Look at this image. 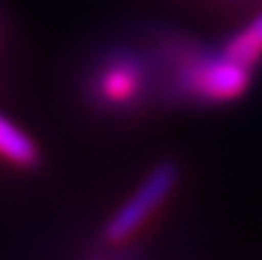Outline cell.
Returning a JSON list of instances; mask_svg holds the SVG:
<instances>
[{
	"mask_svg": "<svg viewBox=\"0 0 262 260\" xmlns=\"http://www.w3.org/2000/svg\"><path fill=\"white\" fill-rule=\"evenodd\" d=\"M171 92L188 102H229L247 92L250 67L229 59L224 51L206 54L191 46H166Z\"/></svg>",
	"mask_w": 262,
	"mask_h": 260,
	"instance_id": "obj_1",
	"label": "cell"
},
{
	"mask_svg": "<svg viewBox=\"0 0 262 260\" xmlns=\"http://www.w3.org/2000/svg\"><path fill=\"white\" fill-rule=\"evenodd\" d=\"M150 85V67L127 49L102 54L89 69L87 97L94 110H133Z\"/></svg>",
	"mask_w": 262,
	"mask_h": 260,
	"instance_id": "obj_2",
	"label": "cell"
},
{
	"mask_svg": "<svg viewBox=\"0 0 262 260\" xmlns=\"http://www.w3.org/2000/svg\"><path fill=\"white\" fill-rule=\"evenodd\" d=\"M181 169L178 164L166 158L161 164H156L148 176L140 181V186L135 189V194L107 219L104 225V240L110 245H120L125 240H130L148 219L150 214L171 196V191L178 184Z\"/></svg>",
	"mask_w": 262,
	"mask_h": 260,
	"instance_id": "obj_3",
	"label": "cell"
},
{
	"mask_svg": "<svg viewBox=\"0 0 262 260\" xmlns=\"http://www.w3.org/2000/svg\"><path fill=\"white\" fill-rule=\"evenodd\" d=\"M0 158L18 169H36L41 164V151L36 141L3 115H0Z\"/></svg>",
	"mask_w": 262,
	"mask_h": 260,
	"instance_id": "obj_4",
	"label": "cell"
},
{
	"mask_svg": "<svg viewBox=\"0 0 262 260\" xmlns=\"http://www.w3.org/2000/svg\"><path fill=\"white\" fill-rule=\"evenodd\" d=\"M224 54L245 67H255L262 56V13L224 44Z\"/></svg>",
	"mask_w": 262,
	"mask_h": 260,
	"instance_id": "obj_5",
	"label": "cell"
}]
</instances>
